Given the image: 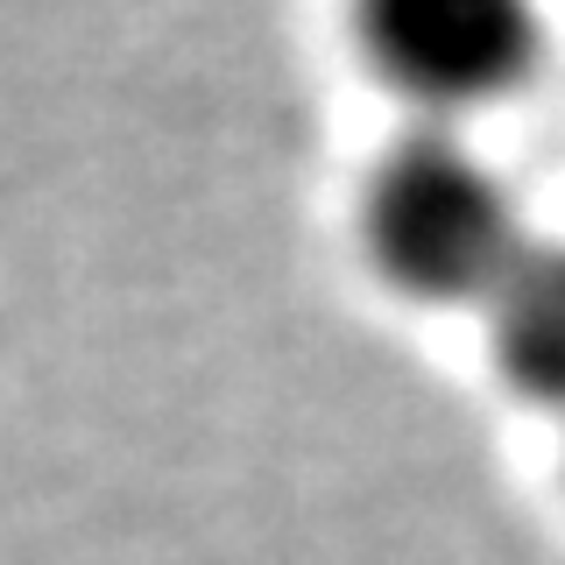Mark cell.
Instances as JSON below:
<instances>
[{
    "label": "cell",
    "instance_id": "6da1fadb",
    "mask_svg": "<svg viewBox=\"0 0 565 565\" xmlns=\"http://www.w3.org/2000/svg\"><path fill=\"white\" fill-rule=\"evenodd\" d=\"M367 247L396 290L431 305H488L530 234L488 156L459 135H411L367 184Z\"/></svg>",
    "mask_w": 565,
    "mask_h": 565
},
{
    "label": "cell",
    "instance_id": "3957f363",
    "mask_svg": "<svg viewBox=\"0 0 565 565\" xmlns=\"http://www.w3.org/2000/svg\"><path fill=\"white\" fill-rule=\"evenodd\" d=\"M488 332L502 375L565 411V247H523V262L488 297Z\"/></svg>",
    "mask_w": 565,
    "mask_h": 565
},
{
    "label": "cell",
    "instance_id": "7a4b0ae2",
    "mask_svg": "<svg viewBox=\"0 0 565 565\" xmlns=\"http://www.w3.org/2000/svg\"><path fill=\"white\" fill-rule=\"evenodd\" d=\"M375 64L424 106H481L537 57V0H361Z\"/></svg>",
    "mask_w": 565,
    "mask_h": 565
}]
</instances>
